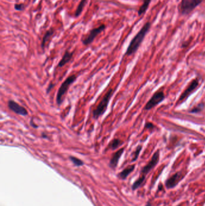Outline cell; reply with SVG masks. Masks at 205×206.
<instances>
[{"label": "cell", "instance_id": "1", "mask_svg": "<svg viewBox=\"0 0 205 206\" xmlns=\"http://www.w3.org/2000/svg\"><path fill=\"white\" fill-rule=\"evenodd\" d=\"M150 27V23L147 22L142 27L140 31L136 34V36L131 40L127 48V52L125 53V55H131L137 51L141 43L144 40V38L146 36L147 33L149 31Z\"/></svg>", "mask_w": 205, "mask_h": 206}, {"label": "cell", "instance_id": "2", "mask_svg": "<svg viewBox=\"0 0 205 206\" xmlns=\"http://www.w3.org/2000/svg\"><path fill=\"white\" fill-rule=\"evenodd\" d=\"M114 90L110 88L102 98L99 104L97 106V107L93 111V118L95 119H98L100 116L105 113L106 112L110 101L111 99V97L113 95Z\"/></svg>", "mask_w": 205, "mask_h": 206}, {"label": "cell", "instance_id": "3", "mask_svg": "<svg viewBox=\"0 0 205 206\" xmlns=\"http://www.w3.org/2000/svg\"><path fill=\"white\" fill-rule=\"evenodd\" d=\"M76 80V75H71L68 77L65 80L64 82L61 85L60 87H59L57 94L56 97V101L57 104L59 106H60L63 102V97L66 94L67 91L69 89L70 86L74 83Z\"/></svg>", "mask_w": 205, "mask_h": 206}, {"label": "cell", "instance_id": "4", "mask_svg": "<svg viewBox=\"0 0 205 206\" xmlns=\"http://www.w3.org/2000/svg\"><path fill=\"white\" fill-rule=\"evenodd\" d=\"M202 1L203 0H182L180 5L181 13L185 15L189 13L197 7Z\"/></svg>", "mask_w": 205, "mask_h": 206}, {"label": "cell", "instance_id": "5", "mask_svg": "<svg viewBox=\"0 0 205 206\" xmlns=\"http://www.w3.org/2000/svg\"><path fill=\"white\" fill-rule=\"evenodd\" d=\"M159 160V151H157L153 155L152 159L150 160V162L142 169L141 173V176L140 177H141L145 179L146 176L149 174V172L158 164Z\"/></svg>", "mask_w": 205, "mask_h": 206}, {"label": "cell", "instance_id": "6", "mask_svg": "<svg viewBox=\"0 0 205 206\" xmlns=\"http://www.w3.org/2000/svg\"><path fill=\"white\" fill-rule=\"evenodd\" d=\"M164 94L163 91H158L156 92L151 98V99L147 102L144 107V109L149 110L153 109L155 106L159 104L164 99Z\"/></svg>", "mask_w": 205, "mask_h": 206}, {"label": "cell", "instance_id": "7", "mask_svg": "<svg viewBox=\"0 0 205 206\" xmlns=\"http://www.w3.org/2000/svg\"><path fill=\"white\" fill-rule=\"evenodd\" d=\"M7 106L10 110H12L17 114H19V115L26 116L28 114L27 109L25 107L19 105L18 102H16L14 100H8Z\"/></svg>", "mask_w": 205, "mask_h": 206}, {"label": "cell", "instance_id": "8", "mask_svg": "<svg viewBox=\"0 0 205 206\" xmlns=\"http://www.w3.org/2000/svg\"><path fill=\"white\" fill-rule=\"evenodd\" d=\"M105 28V25H101L98 28H95L92 30L89 33L88 35L83 40V43L84 45H88L90 43H92L96 37L100 34L102 31H103Z\"/></svg>", "mask_w": 205, "mask_h": 206}, {"label": "cell", "instance_id": "9", "mask_svg": "<svg viewBox=\"0 0 205 206\" xmlns=\"http://www.w3.org/2000/svg\"><path fill=\"white\" fill-rule=\"evenodd\" d=\"M199 85V80L197 79H194L191 82V83L189 85V86L187 87V89L185 90L181 96L179 98V101H182L185 99L192 93L196 89V88L198 87Z\"/></svg>", "mask_w": 205, "mask_h": 206}, {"label": "cell", "instance_id": "10", "mask_svg": "<svg viewBox=\"0 0 205 206\" xmlns=\"http://www.w3.org/2000/svg\"><path fill=\"white\" fill-rule=\"evenodd\" d=\"M182 177H183V176H182L181 173H177L174 174L166 181V187L168 189L173 188L177 185V183L179 182V181Z\"/></svg>", "mask_w": 205, "mask_h": 206}, {"label": "cell", "instance_id": "11", "mask_svg": "<svg viewBox=\"0 0 205 206\" xmlns=\"http://www.w3.org/2000/svg\"><path fill=\"white\" fill-rule=\"evenodd\" d=\"M123 152H124V148H122L113 154V156H112V158H111L110 161V166L111 168L115 169L116 168L119 163V159L121 157L122 155L123 154Z\"/></svg>", "mask_w": 205, "mask_h": 206}, {"label": "cell", "instance_id": "12", "mask_svg": "<svg viewBox=\"0 0 205 206\" xmlns=\"http://www.w3.org/2000/svg\"><path fill=\"white\" fill-rule=\"evenodd\" d=\"M73 54H74L73 52H69V51L66 50L64 54H63L62 59L58 63V67H62L64 66L67 63L70 62L72 58Z\"/></svg>", "mask_w": 205, "mask_h": 206}, {"label": "cell", "instance_id": "13", "mask_svg": "<svg viewBox=\"0 0 205 206\" xmlns=\"http://www.w3.org/2000/svg\"><path fill=\"white\" fill-rule=\"evenodd\" d=\"M123 143V142L117 138H115L112 140H111L110 143H108L107 150H115L116 149H117L119 146L122 145Z\"/></svg>", "mask_w": 205, "mask_h": 206}, {"label": "cell", "instance_id": "14", "mask_svg": "<svg viewBox=\"0 0 205 206\" xmlns=\"http://www.w3.org/2000/svg\"><path fill=\"white\" fill-rule=\"evenodd\" d=\"M134 168H135V165H134L128 166L127 168L123 169L121 172V173H119V177L121 179H123V180L125 179L134 170Z\"/></svg>", "mask_w": 205, "mask_h": 206}, {"label": "cell", "instance_id": "15", "mask_svg": "<svg viewBox=\"0 0 205 206\" xmlns=\"http://www.w3.org/2000/svg\"><path fill=\"white\" fill-rule=\"evenodd\" d=\"M54 31L53 28H51L50 30H49L48 31H47L46 32V33L45 34V35H44L43 37L42 41V44H41L42 48V49H43V50H44V49H45V45H46L47 42V41L49 40V39L51 37V36L54 34Z\"/></svg>", "mask_w": 205, "mask_h": 206}, {"label": "cell", "instance_id": "16", "mask_svg": "<svg viewBox=\"0 0 205 206\" xmlns=\"http://www.w3.org/2000/svg\"><path fill=\"white\" fill-rule=\"evenodd\" d=\"M87 3V0H81V2L79 3V4H78V7H77V9L76 10V11H75V16H79V15H81V12L83 11V9L86 5Z\"/></svg>", "mask_w": 205, "mask_h": 206}, {"label": "cell", "instance_id": "17", "mask_svg": "<svg viewBox=\"0 0 205 206\" xmlns=\"http://www.w3.org/2000/svg\"><path fill=\"white\" fill-rule=\"evenodd\" d=\"M151 1V0H144L143 5L140 7L139 10V15H141V14L144 13L145 11L147 10L148 7L149 6V4Z\"/></svg>", "mask_w": 205, "mask_h": 206}, {"label": "cell", "instance_id": "18", "mask_svg": "<svg viewBox=\"0 0 205 206\" xmlns=\"http://www.w3.org/2000/svg\"><path fill=\"white\" fill-rule=\"evenodd\" d=\"M69 158L72 161V162L74 164V165H75L76 166L79 167V166H81L84 165L83 161H82L81 160L79 159L78 158H76L74 156H70Z\"/></svg>", "mask_w": 205, "mask_h": 206}, {"label": "cell", "instance_id": "19", "mask_svg": "<svg viewBox=\"0 0 205 206\" xmlns=\"http://www.w3.org/2000/svg\"><path fill=\"white\" fill-rule=\"evenodd\" d=\"M141 149H142V147L141 146H139L137 148H136V150L135 151H134V156H133V158H132V162H134L135 161V160L138 158V157L139 156V154L141 150Z\"/></svg>", "mask_w": 205, "mask_h": 206}, {"label": "cell", "instance_id": "20", "mask_svg": "<svg viewBox=\"0 0 205 206\" xmlns=\"http://www.w3.org/2000/svg\"><path fill=\"white\" fill-rule=\"evenodd\" d=\"M203 104H199L198 106H197V107L194 108V109L191 111V113H197V112H200V111L203 109Z\"/></svg>", "mask_w": 205, "mask_h": 206}, {"label": "cell", "instance_id": "21", "mask_svg": "<svg viewBox=\"0 0 205 206\" xmlns=\"http://www.w3.org/2000/svg\"><path fill=\"white\" fill-rule=\"evenodd\" d=\"M24 8H25V6L24 4H16L15 5V9L16 10H19V11L23 10Z\"/></svg>", "mask_w": 205, "mask_h": 206}, {"label": "cell", "instance_id": "22", "mask_svg": "<svg viewBox=\"0 0 205 206\" xmlns=\"http://www.w3.org/2000/svg\"><path fill=\"white\" fill-rule=\"evenodd\" d=\"M30 125L32 127L35 128V129H37V128H38V125H36L35 122H34V121H33V118H31V119L30 122Z\"/></svg>", "mask_w": 205, "mask_h": 206}, {"label": "cell", "instance_id": "23", "mask_svg": "<svg viewBox=\"0 0 205 206\" xmlns=\"http://www.w3.org/2000/svg\"><path fill=\"white\" fill-rule=\"evenodd\" d=\"M54 87V85L52 84V83H51L49 85V86H48V88L47 89V94H49L50 92V91L52 90V89H53Z\"/></svg>", "mask_w": 205, "mask_h": 206}, {"label": "cell", "instance_id": "24", "mask_svg": "<svg viewBox=\"0 0 205 206\" xmlns=\"http://www.w3.org/2000/svg\"><path fill=\"white\" fill-rule=\"evenodd\" d=\"M145 127H146L147 129H153V128L154 127V126H153V125L152 124H151V123H146Z\"/></svg>", "mask_w": 205, "mask_h": 206}, {"label": "cell", "instance_id": "25", "mask_svg": "<svg viewBox=\"0 0 205 206\" xmlns=\"http://www.w3.org/2000/svg\"><path fill=\"white\" fill-rule=\"evenodd\" d=\"M42 137H43V138H46V139L48 138V136L45 133H42Z\"/></svg>", "mask_w": 205, "mask_h": 206}, {"label": "cell", "instance_id": "26", "mask_svg": "<svg viewBox=\"0 0 205 206\" xmlns=\"http://www.w3.org/2000/svg\"><path fill=\"white\" fill-rule=\"evenodd\" d=\"M146 206H151V204L150 203H147V204Z\"/></svg>", "mask_w": 205, "mask_h": 206}]
</instances>
